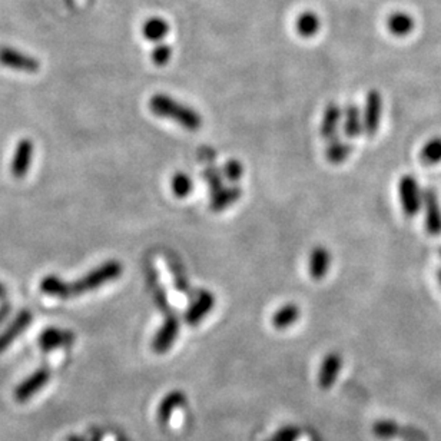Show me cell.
<instances>
[{"mask_svg":"<svg viewBox=\"0 0 441 441\" xmlns=\"http://www.w3.org/2000/svg\"><path fill=\"white\" fill-rule=\"evenodd\" d=\"M342 124V111L337 104H330L323 115L320 134L324 139L331 141L337 138L339 127Z\"/></svg>","mask_w":441,"mask_h":441,"instance_id":"obj_16","label":"cell"},{"mask_svg":"<svg viewBox=\"0 0 441 441\" xmlns=\"http://www.w3.org/2000/svg\"><path fill=\"white\" fill-rule=\"evenodd\" d=\"M33 320V315L31 310H22L16 316L15 320L6 327V330L0 334V354L6 351L12 342L26 330Z\"/></svg>","mask_w":441,"mask_h":441,"instance_id":"obj_12","label":"cell"},{"mask_svg":"<svg viewBox=\"0 0 441 441\" xmlns=\"http://www.w3.org/2000/svg\"><path fill=\"white\" fill-rule=\"evenodd\" d=\"M300 437V430L292 427V426H287L284 428H281L271 441H297Z\"/></svg>","mask_w":441,"mask_h":441,"instance_id":"obj_33","label":"cell"},{"mask_svg":"<svg viewBox=\"0 0 441 441\" xmlns=\"http://www.w3.org/2000/svg\"><path fill=\"white\" fill-rule=\"evenodd\" d=\"M331 266V252L326 247H315L310 252L308 273L314 281H321L328 274Z\"/></svg>","mask_w":441,"mask_h":441,"instance_id":"obj_14","label":"cell"},{"mask_svg":"<svg viewBox=\"0 0 441 441\" xmlns=\"http://www.w3.org/2000/svg\"><path fill=\"white\" fill-rule=\"evenodd\" d=\"M353 152V145L348 141H342L338 136L328 141L326 148V158L332 165H341L346 162Z\"/></svg>","mask_w":441,"mask_h":441,"instance_id":"obj_19","label":"cell"},{"mask_svg":"<svg viewBox=\"0 0 441 441\" xmlns=\"http://www.w3.org/2000/svg\"><path fill=\"white\" fill-rule=\"evenodd\" d=\"M122 273H124V265L119 261L111 259L101 264L97 268L92 269L86 275L79 278L75 282H67V294L69 298L83 296V294L92 292L97 288H101L105 284L116 281Z\"/></svg>","mask_w":441,"mask_h":441,"instance_id":"obj_2","label":"cell"},{"mask_svg":"<svg viewBox=\"0 0 441 441\" xmlns=\"http://www.w3.org/2000/svg\"><path fill=\"white\" fill-rule=\"evenodd\" d=\"M342 369V357L338 353H328L318 371V385L323 390H330L335 383Z\"/></svg>","mask_w":441,"mask_h":441,"instance_id":"obj_13","label":"cell"},{"mask_svg":"<svg viewBox=\"0 0 441 441\" xmlns=\"http://www.w3.org/2000/svg\"><path fill=\"white\" fill-rule=\"evenodd\" d=\"M10 311H12V307L9 303H3L2 305H0V326L6 321V318L9 316Z\"/></svg>","mask_w":441,"mask_h":441,"instance_id":"obj_34","label":"cell"},{"mask_svg":"<svg viewBox=\"0 0 441 441\" xmlns=\"http://www.w3.org/2000/svg\"><path fill=\"white\" fill-rule=\"evenodd\" d=\"M40 291L46 294V296H51V297H56L62 300L69 298L67 282L59 278L58 275H46L40 281Z\"/></svg>","mask_w":441,"mask_h":441,"instance_id":"obj_25","label":"cell"},{"mask_svg":"<svg viewBox=\"0 0 441 441\" xmlns=\"http://www.w3.org/2000/svg\"><path fill=\"white\" fill-rule=\"evenodd\" d=\"M52 371L49 367L43 365L38 369L35 373H32L28 378H24L13 391V399L17 403L29 401L32 397H35L39 391L51 381Z\"/></svg>","mask_w":441,"mask_h":441,"instance_id":"obj_6","label":"cell"},{"mask_svg":"<svg viewBox=\"0 0 441 441\" xmlns=\"http://www.w3.org/2000/svg\"><path fill=\"white\" fill-rule=\"evenodd\" d=\"M397 189L404 215L408 218L419 215L423 208V191L420 188L419 181L412 175L406 174L400 178Z\"/></svg>","mask_w":441,"mask_h":441,"instance_id":"obj_3","label":"cell"},{"mask_svg":"<svg viewBox=\"0 0 441 441\" xmlns=\"http://www.w3.org/2000/svg\"><path fill=\"white\" fill-rule=\"evenodd\" d=\"M223 175L230 182H238L243 175V165L238 159H230L223 168Z\"/></svg>","mask_w":441,"mask_h":441,"instance_id":"obj_30","label":"cell"},{"mask_svg":"<svg viewBox=\"0 0 441 441\" xmlns=\"http://www.w3.org/2000/svg\"><path fill=\"white\" fill-rule=\"evenodd\" d=\"M179 331H181V318L175 312L169 311L165 316L161 328L157 331L152 339L151 347L154 353L157 354L168 353L170 348H173L174 342L177 341L179 335Z\"/></svg>","mask_w":441,"mask_h":441,"instance_id":"obj_4","label":"cell"},{"mask_svg":"<svg viewBox=\"0 0 441 441\" xmlns=\"http://www.w3.org/2000/svg\"><path fill=\"white\" fill-rule=\"evenodd\" d=\"M387 29L394 36H407L414 29V19L406 12H394L387 19Z\"/></svg>","mask_w":441,"mask_h":441,"instance_id":"obj_21","label":"cell"},{"mask_svg":"<svg viewBox=\"0 0 441 441\" xmlns=\"http://www.w3.org/2000/svg\"><path fill=\"white\" fill-rule=\"evenodd\" d=\"M420 162L424 166H435L441 162V136L430 138L420 150Z\"/></svg>","mask_w":441,"mask_h":441,"instance_id":"obj_24","label":"cell"},{"mask_svg":"<svg viewBox=\"0 0 441 441\" xmlns=\"http://www.w3.org/2000/svg\"><path fill=\"white\" fill-rule=\"evenodd\" d=\"M435 275H437V280H438V282H440V285H441V268H438V269H437Z\"/></svg>","mask_w":441,"mask_h":441,"instance_id":"obj_38","label":"cell"},{"mask_svg":"<svg viewBox=\"0 0 441 441\" xmlns=\"http://www.w3.org/2000/svg\"><path fill=\"white\" fill-rule=\"evenodd\" d=\"M383 116V96L378 90L371 89L365 96V105L362 111V125L367 136H376Z\"/></svg>","mask_w":441,"mask_h":441,"instance_id":"obj_5","label":"cell"},{"mask_svg":"<svg viewBox=\"0 0 441 441\" xmlns=\"http://www.w3.org/2000/svg\"><path fill=\"white\" fill-rule=\"evenodd\" d=\"M188 401L186 396L179 390H174L168 393L159 403L158 407V420L161 424H166L170 417H173V412L179 408L184 407L185 403Z\"/></svg>","mask_w":441,"mask_h":441,"instance_id":"obj_17","label":"cell"},{"mask_svg":"<svg viewBox=\"0 0 441 441\" xmlns=\"http://www.w3.org/2000/svg\"><path fill=\"white\" fill-rule=\"evenodd\" d=\"M66 441H86V437H85V435L73 434V435H69V437L66 438Z\"/></svg>","mask_w":441,"mask_h":441,"instance_id":"obj_36","label":"cell"},{"mask_svg":"<svg viewBox=\"0 0 441 441\" xmlns=\"http://www.w3.org/2000/svg\"><path fill=\"white\" fill-rule=\"evenodd\" d=\"M142 33L145 36L146 40L150 42H161L166 38V35L169 33V24L165 19L162 17H150L143 23L142 28Z\"/></svg>","mask_w":441,"mask_h":441,"instance_id":"obj_22","label":"cell"},{"mask_svg":"<svg viewBox=\"0 0 441 441\" xmlns=\"http://www.w3.org/2000/svg\"><path fill=\"white\" fill-rule=\"evenodd\" d=\"M170 271H173V275H174V284L177 285L178 291L184 292V294H191V285H189V281L188 278H185V273L182 269V265H170Z\"/></svg>","mask_w":441,"mask_h":441,"instance_id":"obj_32","label":"cell"},{"mask_svg":"<svg viewBox=\"0 0 441 441\" xmlns=\"http://www.w3.org/2000/svg\"><path fill=\"white\" fill-rule=\"evenodd\" d=\"M215 307V296L211 291L201 289L192 300L189 307L184 314V321L189 327H197L201 324L204 318L214 310Z\"/></svg>","mask_w":441,"mask_h":441,"instance_id":"obj_7","label":"cell"},{"mask_svg":"<svg viewBox=\"0 0 441 441\" xmlns=\"http://www.w3.org/2000/svg\"><path fill=\"white\" fill-rule=\"evenodd\" d=\"M321 28L320 17L314 12H303L296 20V31L300 36L308 39L318 33Z\"/></svg>","mask_w":441,"mask_h":441,"instance_id":"obj_23","label":"cell"},{"mask_svg":"<svg viewBox=\"0 0 441 441\" xmlns=\"http://www.w3.org/2000/svg\"><path fill=\"white\" fill-rule=\"evenodd\" d=\"M170 56H173V51H170V46L166 43H161L158 45L152 54H151V59L157 66H165L168 65Z\"/></svg>","mask_w":441,"mask_h":441,"instance_id":"obj_31","label":"cell"},{"mask_svg":"<svg viewBox=\"0 0 441 441\" xmlns=\"http://www.w3.org/2000/svg\"><path fill=\"white\" fill-rule=\"evenodd\" d=\"M104 435L99 428H93L89 431V435L86 437V441H102Z\"/></svg>","mask_w":441,"mask_h":441,"instance_id":"obj_35","label":"cell"},{"mask_svg":"<svg viewBox=\"0 0 441 441\" xmlns=\"http://www.w3.org/2000/svg\"><path fill=\"white\" fill-rule=\"evenodd\" d=\"M193 189V181L192 178L185 173H177L170 178V191L177 198L184 200Z\"/></svg>","mask_w":441,"mask_h":441,"instance_id":"obj_26","label":"cell"},{"mask_svg":"<svg viewBox=\"0 0 441 441\" xmlns=\"http://www.w3.org/2000/svg\"><path fill=\"white\" fill-rule=\"evenodd\" d=\"M424 211V227L426 231L433 235H441V205L438 195L433 188H426L423 191V208Z\"/></svg>","mask_w":441,"mask_h":441,"instance_id":"obj_8","label":"cell"},{"mask_svg":"<svg viewBox=\"0 0 441 441\" xmlns=\"http://www.w3.org/2000/svg\"><path fill=\"white\" fill-rule=\"evenodd\" d=\"M301 311L297 304H285L273 315V326L277 330H287L298 321Z\"/></svg>","mask_w":441,"mask_h":441,"instance_id":"obj_20","label":"cell"},{"mask_svg":"<svg viewBox=\"0 0 441 441\" xmlns=\"http://www.w3.org/2000/svg\"><path fill=\"white\" fill-rule=\"evenodd\" d=\"M342 132L350 139L358 138L364 134L362 125V113L357 105H348L346 111L342 112Z\"/></svg>","mask_w":441,"mask_h":441,"instance_id":"obj_18","label":"cell"},{"mask_svg":"<svg viewBox=\"0 0 441 441\" xmlns=\"http://www.w3.org/2000/svg\"><path fill=\"white\" fill-rule=\"evenodd\" d=\"M150 109L154 115L177 122L186 131H198L202 127V116L192 108L173 99L165 93H157L150 99Z\"/></svg>","mask_w":441,"mask_h":441,"instance_id":"obj_1","label":"cell"},{"mask_svg":"<svg viewBox=\"0 0 441 441\" xmlns=\"http://www.w3.org/2000/svg\"><path fill=\"white\" fill-rule=\"evenodd\" d=\"M373 433L383 440H391L393 437L399 435L400 426L394 422L390 420H380L373 426Z\"/></svg>","mask_w":441,"mask_h":441,"instance_id":"obj_28","label":"cell"},{"mask_svg":"<svg viewBox=\"0 0 441 441\" xmlns=\"http://www.w3.org/2000/svg\"><path fill=\"white\" fill-rule=\"evenodd\" d=\"M242 195V189L236 185L232 186H224L215 193H212L209 201V209L212 212H223L227 208L236 204Z\"/></svg>","mask_w":441,"mask_h":441,"instance_id":"obj_15","label":"cell"},{"mask_svg":"<svg viewBox=\"0 0 441 441\" xmlns=\"http://www.w3.org/2000/svg\"><path fill=\"white\" fill-rule=\"evenodd\" d=\"M438 255H440V258H441V247L438 248Z\"/></svg>","mask_w":441,"mask_h":441,"instance_id":"obj_39","label":"cell"},{"mask_svg":"<svg viewBox=\"0 0 441 441\" xmlns=\"http://www.w3.org/2000/svg\"><path fill=\"white\" fill-rule=\"evenodd\" d=\"M33 158V142L28 138L22 139L17 146L10 163V173L15 179H23L28 175Z\"/></svg>","mask_w":441,"mask_h":441,"instance_id":"obj_11","label":"cell"},{"mask_svg":"<svg viewBox=\"0 0 441 441\" xmlns=\"http://www.w3.org/2000/svg\"><path fill=\"white\" fill-rule=\"evenodd\" d=\"M202 178L207 182V185L209 186L212 193H215L220 188H224L223 170H219L216 166H208L202 173Z\"/></svg>","mask_w":441,"mask_h":441,"instance_id":"obj_29","label":"cell"},{"mask_svg":"<svg viewBox=\"0 0 441 441\" xmlns=\"http://www.w3.org/2000/svg\"><path fill=\"white\" fill-rule=\"evenodd\" d=\"M157 278H158V277H157L155 271L152 269V274L148 275V282H150V285H152L151 288H152L154 301H155V304H157V307H158L159 310H162L163 312L168 314V312H169V304H168L166 292L162 289V287L159 285V282H158Z\"/></svg>","mask_w":441,"mask_h":441,"instance_id":"obj_27","label":"cell"},{"mask_svg":"<svg viewBox=\"0 0 441 441\" xmlns=\"http://www.w3.org/2000/svg\"><path fill=\"white\" fill-rule=\"evenodd\" d=\"M6 297H8V288L3 284H0V300H5Z\"/></svg>","mask_w":441,"mask_h":441,"instance_id":"obj_37","label":"cell"},{"mask_svg":"<svg viewBox=\"0 0 441 441\" xmlns=\"http://www.w3.org/2000/svg\"><path fill=\"white\" fill-rule=\"evenodd\" d=\"M0 65L26 73H36L40 69L38 59L9 46H0Z\"/></svg>","mask_w":441,"mask_h":441,"instance_id":"obj_9","label":"cell"},{"mask_svg":"<svg viewBox=\"0 0 441 441\" xmlns=\"http://www.w3.org/2000/svg\"><path fill=\"white\" fill-rule=\"evenodd\" d=\"M77 337L75 332H72L69 330L63 328H56V327H49L42 331L39 337V347L45 351H54L59 348H67L73 346Z\"/></svg>","mask_w":441,"mask_h":441,"instance_id":"obj_10","label":"cell"}]
</instances>
